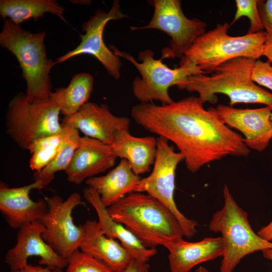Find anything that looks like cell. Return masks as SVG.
Segmentation results:
<instances>
[{
  "label": "cell",
  "mask_w": 272,
  "mask_h": 272,
  "mask_svg": "<svg viewBox=\"0 0 272 272\" xmlns=\"http://www.w3.org/2000/svg\"><path fill=\"white\" fill-rule=\"evenodd\" d=\"M203 105L190 96L169 104L140 103L130 113L144 128L173 143L192 173L227 156H248L243 138L222 121L215 108Z\"/></svg>",
  "instance_id": "6da1fadb"
},
{
  "label": "cell",
  "mask_w": 272,
  "mask_h": 272,
  "mask_svg": "<svg viewBox=\"0 0 272 272\" xmlns=\"http://www.w3.org/2000/svg\"><path fill=\"white\" fill-rule=\"evenodd\" d=\"M107 210L112 219L123 225L147 248L166 247L184 236L173 213L148 193L133 192Z\"/></svg>",
  "instance_id": "7a4b0ae2"
},
{
  "label": "cell",
  "mask_w": 272,
  "mask_h": 272,
  "mask_svg": "<svg viewBox=\"0 0 272 272\" xmlns=\"http://www.w3.org/2000/svg\"><path fill=\"white\" fill-rule=\"evenodd\" d=\"M256 59L239 57L219 66L210 75H192L177 87L195 92L200 102L215 104L216 94H223L230 99V106L238 103L260 104L272 108V93L257 85L251 79Z\"/></svg>",
  "instance_id": "3957f363"
},
{
  "label": "cell",
  "mask_w": 272,
  "mask_h": 272,
  "mask_svg": "<svg viewBox=\"0 0 272 272\" xmlns=\"http://www.w3.org/2000/svg\"><path fill=\"white\" fill-rule=\"evenodd\" d=\"M0 33L1 46L16 58L26 83L25 96L29 102L48 99L52 92L50 75L56 61L47 55L44 31L32 33L11 20H4Z\"/></svg>",
  "instance_id": "277c9868"
},
{
  "label": "cell",
  "mask_w": 272,
  "mask_h": 272,
  "mask_svg": "<svg viewBox=\"0 0 272 272\" xmlns=\"http://www.w3.org/2000/svg\"><path fill=\"white\" fill-rule=\"evenodd\" d=\"M230 27L228 22L219 23L214 29L200 36L185 52L179 65L193 64L207 75L237 57L259 59L267 40L264 31L231 36L228 34Z\"/></svg>",
  "instance_id": "5b68a950"
},
{
  "label": "cell",
  "mask_w": 272,
  "mask_h": 272,
  "mask_svg": "<svg viewBox=\"0 0 272 272\" xmlns=\"http://www.w3.org/2000/svg\"><path fill=\"white\" fill-rule=\"evenodd\" d=\"M224 206L212 216L209 230L222 235L224 253L219 272H232L246 256L272 248L268 241L256 233L248 219V213L236 202L226 184L223 188Z\"/></svg>",
  "instance_id": "8992f818"
},
{
  "label": "cell",
  "mask_w": 272,
  "mask_h": 272,
  "mask_svg": "<svg viewBox=\"0 0 272 272\" xmlns=\"http://www.w3.org/2000/svg\"><path fill=\"white\" fill-rule=\"evenodd\" d=\"M109 48L119 57L124 58L131 63L141 75L132 82V92L141 103L152 102L154 100L162 104L174 102L169 94V89L177 86L190 76L205 74L198 66L192 63H184L171 69L162 62V58L156 59L150 49L141 51L138 55L141 61H137L129 53L118 50L110 45Z\"/></svg>",
  "instance_id": "52a82bcc"
},
{
  "label": "cell",
  "mask_w": 272,
  "mask_h": 272,
  "mask_svg": "<svg viewBox=\"0 0 272 272\" xmlns=\"http://www.w3.org/2000/svg\"><path fill=\"white\" fill-rule=\"evenodd\" d=\"M60 113L49 98L29 102L19 93L8 104L7 132L20 148L28 150L35 141L63 131Z\"/></svg>",
  "instance_id": "ba28073f"
},
{
  "label": "cell",
  "mask_w": 272,
  "mask_h": 272,
  "mask_svg": "<svg viewBox=\"0 0 272 272\" xmlns=\"http://www.w3.org/2000/svg\"><path fill=\"white\" fill-rule=\"evenodd\" d=\"M153 17L144 26H130L131 31L156 29L170 37L169 47L162 50V57L182 58L200 36L206 32L207 23L197 18L189 19L183 13L180 0H152Z\"/></svg>",
  "instance_id": "9c48e42d"
},
{
  "label": "cell",
  "mask_w": 272,
  "mask_h": 272,
  "mask_svg": "<svg viewBox=\"0 0 272 272\" xmlns=\"http://www.w3.org/2000/svg\"><path fill=\"white\" fill-rule=\"evenodd\" d=\"M168 141L162 137L157 138V150L152 171L141 179L134 192H146L163 203L179 221L184 236L191 238L196 233L198 224L180 212L174 199L176 170L184 157L175 152Z\"/></svg>",
  "instance_id": "30bf717a"
},
{
  "label": "cell",
  "mask_w": 272,
  "mask_h": 272,
  "mask_svg": "<svg viewBox=\"0 0 272 272\" xmlns=\"http://www.w3.org/2000/svg\"><path fill=\"white\" fill-rule=\"evenodd\" d=\"M48 211L39 221L44 225L43 240L61 257L67 260L77 249L83 237L81 225L74 222L72 212L77 206L86 204L77 192L72 193L66 199L54 195L44 197Z\"/></svg>",
  "instance_id": "8fae6325"
},
{
  "label": "cell",
  "mask_w": 272,
  "mask_h": 272,
  "mask_svg": "<svg viewBox=\"0 0 272 272\" xmlns=\"http://www.w3.org/2000/svg\"><path fill=\"white\" fill-rule=\"evenodd\" d=\"M127 17L121 12L118 0L114 1L108 12L97 10L83 24L82 31L85 33L80 35V44L74 49L58 57L55 60L56 63L63 62L76 56L89 54L97 59L113 79H119L122 65L120 57L105 45L103 32L105 26L110 21L121 20Z\"/></svg>",
  "instance_id": "7c38bea8"
},
{
  "label": "cell",
  "mask_w": 272,
  "mask_h": 272,
  "mask_svg": "<svg viewBox=\"0 0 272 272\" xmlns=\"http://www.w3.org/2000/svg\"><path fill=\"white\" fill-rule=\"evenodd\" d=\"M44 225L39 221L28 224L18 230L15 245L6 253L5 262L10 272H14L28 264L32 256L40 257V265L56 267L61 269L66 267L67 260L58 255L42 238Z\"/></svg>",
  "instance_id": "4fadbf2b"
},
{
  "label": "cell",
  "mask_w": 272,
  "mask_h": 272,
  "mask_svg": "<svg viewBox=\"0 0 272 272\" xmlns=\"http://www.w3.org/2000/svg\"><path fill=\"white\" fill-rule=\"evenodd\" d=\"M215 110L225 124L242 132L248 148L262 152L268 146L272 139L271 107L239 109L219 105Z\"/></svg>",
  "instance_id": "5bb4252c"
},
{
  "label": "cell",
  "mask_w": 272,
  "mask_h": 272,
  "mask_svg": "<svg viewBox=\"0 0 272 272\" xmlns=\"http://www.w3.org/2000/svg\"><path fill=\"white\" fill-rule=\"evenodd\" d=\"M44 188L40 182L35 181L21 187H9L0 184V210L8 225L19 230L32 222L39 221L48 208L45 199L35 201L29 194L32 190Z\"/></svg>",
  "instance_id": "9a60e30c"
},
{
  "label": "cell",
  "mask_w": 272,
  "mask_h": 272,
  "mask_svg": "<svg viewBox=\"0 0 272 272\" xmlns=\"http://www.w3.org/2000/svg\"><path fill=\"white\" fill-rule=\"evenodd\" d=\"M63 121L80 130L85 136L113 146L114 134L120 129H129L130 120L113 114L108 106L88 102L75 114L64 116Z\"/></svg>",
  "instance_id": "2e32d148"
},
{
  "label": "cell",
  "mask_w": 272,
  "mask_h": 272,
  "mask_svg": "<svg viewBox=\"0 0 272 272\" xmlns=\"http://www.w3.org/2000/svg\"><path fill=\"white\" fill-rule=\"evenodd\" d=\"M117 158L111 146L95 139L81 137L79 145L65 171L67 180L79 185L112 167Z\"/></svg>",
  "instance_id": "e0dca14e"
},
{
  "label": "cell",
  "mask_w": 272,
  "mask_h": 272,
  "mask_svg": "<svg viewBox=\"0 0 272 272\" xmlns=\"http://www.w3.org/2000/svg\"><path fill=\"white\" fill-rule=\"evenodd\" d=\"M83 237L79 249L101 260L114 272H121L133 259L118 240L107 236L98 221L88 220L81 225Z\"/></svg>",
  "instance_id": "ac0fdd59"
},
{
  "label": "cell",
  "mask_w": 272,
  "mask_h": 272,
  "mask_svg": "<svg viewBox=\"0 0 272 272\" xmlns=\"http://www.w3.org/2000/svg\"><path fill=\"white\" fill-rule=\"evenodd\" d=\"M171 272H190L199 263L223 256L224 243L221 237H207L194 242L180 239L166 247Z\"/></svg>",
  "instance_id": "d6986e66"
},
{
  "label": "cell",
  "mask_w": 272,
  "mask_h": 272,
  "mask_svg": "<svg viewBox=\"0 0 272 272\" xmlns=\"http://www.w3.org/2000/svg\"><path fill=\"white\" fill-rule=\"evenodd\" d=\"M83 195L85 199L96 211L98 224L104 234L119 241L133 259L148 262L151 257L157 253L156 248H148L144 246L123 225L112 219L95 189L90 187L86 188L83 190Z\"/></svg>",
  "instance_id": "ffe728a7"
},
{
  "label": "cell",
  "mask_w": 272,
  "mask_h": 272,
  "mask_svg": "<svg viewBox=\"0 0 272 272\" xmlns=\"http://www.w3.org/2000/svg\"><path fill=\"white\" fill-rule=\"evenodd\" d=\"M117 158L126 160L133 172L140 175L149 172L155 162L157 150V138L152 136L136 137L129 129H120L114 134L111 146Z\"/></svg>",
  "instance_id": "44dd1931"
},
{
  "label": "cell",
  "mask_w": 272,
  "mask_h": 272,
  "mask_svg": "<svg viewBox=\"0 0 272 272\" xmlns=\"http://www.w3.org/2000/svg\"><path fill=\"white\" fill-rule=\"evenodd\" d=\"M141 179L133 172L126 160L121 159L106 175L91 177L85 182L97 191L102 203L108 208L134 192Z\"/></svg>",
  "instance_id": "7402d4cb"
},
{
  "label": "cell",
  "mask_w": 272,
  "mask_h": 272,
  "mask_svg": "<svg viewBox=\"0 0 272 272\" xmlns=\"http://www.w3.org/2000/svg\"><path fill=\"white\" fill-rule=\"evenodd\" d=\"M64 9L55 0H1L0 15L21 25L32 19L37 21L46 13L55 15L65 21Z\"/></svg>",
  "instance_id": "603a6c76"
},
{
  "label": "cell",
  "mask_w": 272,
  "mask_h": 272,
  "mask_svg": "<svg viewBox=\"0 0 272 272\" xmlns=\"http://www.w3.org/2000/svg\"><path fill=\"white\" fill-rule=\"evenodd\" d=\"M93 85L94 78L92 75L79 73L73 76L67 87L52 92L49 99L60 109L64 116H70L88 102Z\"/></svg>",
  "instance_id": "cb8c5ba5"
},
{
  "label": "cell",
  "mask_w": 272,
  "mask_h": 272,
  "mask_svg": "<svg viewBox=\"0 0 272 272\" xmlns=\"http://www.w3.org/2000/svg\"><path fill=\"white\" fill-rule=\"evenodd\" d=\"M68 123L70 124L68 133L53 160L42 170L34 174L35 181L40 182L44 188L51 182L57 172L65 171L67 169L79 145L81 138L79 130Z\"/></svg>",
  "instance_id": "d4e9b609"
},
{
  "label": "cell",
  "mask_w": 272,
  "mask_h": 272,
  "mask_svg": "<svg viewBox=\"0 0 272 272\" xmlns=\"http://www.w3.org/2000/svg\"><path fill=\"white\" fill-rule=\"evenodd\" d=\"M63 130L61 133L41 138L33 143L28 150L32 155L29 160L30 168L39 172L46 167L56 155L62 142L66 136L70 124L62 121Z\"/></svg>",
  "instance_id": "484cf974"
},
{
  "label": "cell",
  "mask_w": 272,
  "mask_h": 272,
  "mask_svg": "<svg viewBox=\"0 0 272 272\" xmlns=\"http://www.w3.org/2000/svg\"><path fill=\"white\" fill-rule=\"evenodd\" d=\"M67 260L65 272H114L105 263L79 249Z\"/></svg>",
  "instance_id": "4316f807"
},
{
  "label": "cell",
  "mask_w": 272,
  "mask_h": 272,
  "mask_svg": "<svg viewBox=\"0 0 272 272\" xmlns=\"http://www.w3.org/2000/svg\"><path fill=\"white\" fill-rule=\"evenodd\" d=\"M258 0H236V11L231 26L242 17L249 20L250 27L248 34H253L263 31L258 9Z\"/></svg>",
  "instance_id": "83f0119b"
},
{
  "label": "cell",
  "mask_w": 272,
  "mask_h": 272,
  "mask_svg": "<svg viewBox=\"0 0 272 272\" xmlns=\"http://www.w3.org/2000/svg\"><path fill=\"white\" fill-rule=\"evenodd\" d=\"M251 79L255 84L272 91V65L270 62L256 59L253 64Z\"/></svg>",
  "instance_id": "f1b7e54d"
},
{
  "label": "cell",
  "mask_w": 272,
  "mask_h": 272,
  "mask_svg": "<svg viewBox=\"0 0 272 272\" xmlns=\"http://www.w3.org/2000/svg\"><path fill=\"white\" fill-rule=\"evenodd\" d=\"M258 9L267 41H272V0H258Z\"/></svg>",
  "instance_id": "f546056e"
},
{
  "label": "cell",
  "mask_w": 272,
  "mask_h": 272,
  "mask_svg": "<svg viewBox=\"0 0 272 272\" xmlns=\"http://www.w3.org/2000/svg\"><path fill=\"white\" fill-rule=\"evenodd\" d=\"M121 272H150V265L147 262L133 258Z\"/></svg>",
  "instance_id": "4dcf8cb0"
},
{
  "label": "cell",
  "mask_w": 272,
  "mask_h": 272,
  "mask_svg": "<svg viewBox=\"0 0 272 272\" xmlns=\"http://www.w3.org/2000/svg\"><path fill=\"white\" fill-rule=\"evenodd\" d=\"M62 269L56 267L33 265L28 263L25 267L14 272H62Z\"/></svg>",
  "instance_id": "1f68e13d"
},
{
  "label": "cell",
  "mask_w": 272,
  "mask_h": 272,
  "mask_svg": "<svg viewBox=\"0 0 272 272\" xmlns=\"http://www.w3.org/2000/svg\"><path fill=\"white\" fill-rule=\"evenodd\" d=\"M257 233L262 238L272 242V220L267 225L260 228Z\"/></svg>",
  "instance_id": "d6a6232c"
},
{
  "label": "cell",
  "mask_w": 272,
  "mask_h": 272,
  "mask_svg": "<svg viewBox=\"0 0 272 272\" xmlns=\"http://www.w3.org/2000/svg\"><path fill=\"white\" fill-rule=\"evenodd\" d=\"M262 56L267 58L270 63H272V41H267L264 44L262 52Z\"/></svg>",
  "instance_id": "836d02e7"
},
{
  "label": "cell",
  "mask_w": 272,
  "mask_h": 272,
  "mask_svg": "<svg viewBox=\"0 0 272 272\" xmlns=\"http://www.w3.org/2000/svg\"><path fill=\"white\" fill-rule=\"evenodd\" d=\"M263 257L272 262V248H268L262 251Z\"/></svg>",
  "instance_id": "e575fe53"
},
{
  "label": "cell",
  "mask_w": 272,
  "mask_h": 272,
  "mask_svg": "<svg viewBox=\"0 0 272 272\" xmlns=\"http://www.w3.org/2000/svg\"><path fill=\"white\" fill-rule=\"evenodd\" d=\"M195 272H210V271L207 268L202 266H200L197 268Z\"/></svg>",
  "instance_id": "d590c367"
},
{
  "label": "cell",
  "mask_w": 272,
  "mask_h": 272,
  "mask_svg": "<svg viewBox=\"0 0 272 272\" xmlns=\"http://www.w3.org/2000/svg\"><path fill=\"white\" fill-rule=\"evenodd\" d=\"M271 122H272V114H271Z\"/></svg>",
  "instance_id": "8d00e7d4"
}]
</instances>
